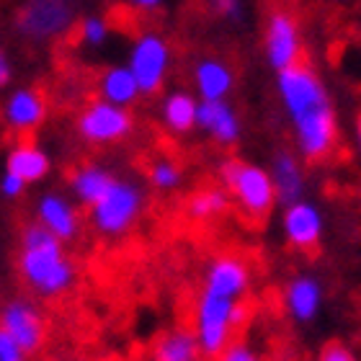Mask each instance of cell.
I'll return each instance as SVG.
<instances>
[{
	"mask_svg": "<svg viewBox=\"0 0 361 361\" xmlns=\"http://www.w3.org/2000/svg\"><path fill=\"white\" fill-rule=\"evenodd\" d=\"M75 23L68 0H26L16 16L18 34L31 42H49L62 37Z\"/></svg>",
	"mask_w": 361,
	"mask_h": 361,
	"instance_id": "9c48e42d",
	"label": "cell"
},
{
	"mask_svg": "<svg viewBox=\"0 0 361 361\" xmlns=\"http://www.w3.org/2000/svg\"><path fill=\"white\" fill-rule=\"evenodd\" d=\"M199 101L202 98L188 93V90H171L163 98V106H160L163 124L176 135L191 132L196 127V121H199Z\"/></svg>",
	"mask_w": 361,
	"mask_h": 361,
	"instance_id": "ffe728a7",
	"label": "cell"
},
{
	"mask_svg": "<svg viewBox=\"0 0 361 361\" xmlns=\"http://www.w3.org/2000/svg\"><path fill=\"white\" fill-rule=\"evenodd\" d=\"M80 39L88 47H101L109 39V21L101 16H88L80 23Z\"/></svg>",
	"mask_w": 361,
	"mask_h": 361,
	"instance_id": "484cf974",
	"label": "cell"
},
{
	"mask_svg": "<svg viewBox=\"0 0 361 361\" xmlns=\"http://www.w3.org/2000/svg\"><path fill=\"white\" fill-rule=\"evenodd\" d=\"M29 351L6 331H0V361H26Z\"/></svg>",
	"mask_w": 361,
	"mask_h": 361,
	"instance_id": "83f0119b",
	"label": "cell"
},
{
	"mask_svg": "<svg viewBox=\"0 0 361 361\" xmlns=\"http://www.w3.org/2000/svg\"><path fill=\"white\" fill-rule=\"evenodd\" d=\"M127 65L135 73L137 83L142 88V96H152L166 85L168 70H171V44L158 31H142L137 34L129 47Z\"/></svg>",
	"mask_w": 361,
	"mask_h": 361,
	"instance_id": "52a82bcc",
	"label": "cell"
},
{
	"mask_svg": "<svg viewBox=\"0 0 361 361\" xmlns=\"http://www.w3.org/2000/svg\"><path fill=\"white\" fill-rule=\"evenodd\" d=\"M202 354L204 351L196 333L186 328H173L158 336L152 343V361H199Z\"/></svg>",
	"mask_w": 361,
	"mask_h": 361,
	"instance_id": "7402d4cb",
	"label": "cell"
},
{
	"mask_svg": "<svg viewBox=\"0 0 361 361\" xmlns=\"http://www.w3.org/2000/svg\"><path fill=\"white\" fill-rule=\"evenodd\" d=\"M150 180L152 186L160 188V191H171L180 183V168L176 166L173 160L160 158L150 166Z\"/></svg>",
	"mask_w": 361,
	"mask_h": 361,
	"instance_id": "d4e9b609",
	"label": "cell"
},
{
	"mask_svg": "<svg viewBox=\"0 0 361 361\" xmlns=\"http://www.w3.org/2000/svg\"><path fill=\"white\" fill-rule=\"evenodd\" d=\"M196 127L202 129L204 135H209L212 140L222 147H230L240 140V119L225 98L217 101H199V121Z\"/></svg>",
	"mask_w": 361,
	"mask_h": 361,
	"instance_id": "5bb4252c",
	"label": "cell"
},
{
	"mask_svg": "<svg viewBox=\"0 0 361 361\" xmlns=\"http://www.w3.org/2000/svg\"><path fill=\"white\" fill-rule=\"evenodd\" d=\"M204 289H212L217 294L233 297V300H243L250 289V266L243 256L235 253H225L217 256L207 266L204 274Z\"/></svg>",
	"mask_w": 361,
	"mask_h": 361,
	"instance_id": "4fadbf2b",
	"label": "cell"
},
{
	"mask_svg": "<svg viewBox=\"0 0 361 361\" xmlns=\"http://www.w3.org/2000/svg\"><path fill=\"white\" fill-rule=\"evenodd\" d=\"M8 80H11V62L6 54H0V83L8 85Z\"/></svg>",
	"mask_w": 361,
	"mask_h": 361,
	"instance_id": "d6a6232c",
	"label": "cell"
},
{
	"mask_svg": "<svg viewBox=\"0 0 361 361\" xmlns=\"http://www.w3.org/2000/svg\"><path fill=\"white\" fill-rule=\"evenodd\" d=\"M18 271L23 281L42 297H60L75 281V266L65 256V243L42 222L23 227Z\"/></svg>",
	"mask_w": 361,
	"mask_h": 361,
	"instance_id": "7a4b0ae2",
	"label": "cell"
},
{
	"mask_svg": "<svg viewBox=\"0 0 361 361\" xmlns=\"http://www.w3.org/2000/svg\"><path fill=\"white\" fill-rule=\"evenodd\" d=\"M212 13H217L225 21H240L243 18V3L240 0H207Z\"/></svg>",
	"mask_w": 361,
	"mask_h": 361,
	"instance_id": "4316f807",
	"label": "cell"
},
{
	"mask_svg": "<svg viewBox=\"0 0 361 361\" xmlns=\"http://www.w3.org/2000/svg\"><path fill=\"white\" fill-rule=\"evenodd\" d=\"M341 3H348V0H341Z\"/></svg>",
	"mask_w": 361,
	"mask_h": 361,
	"instance_id": "e575fe53",
	"label": "cell"
},
{
	"mask_svg": "<svg viewBox=\"0 0 361 361\" xmlns=\"http://www.w3.org/2000/svg\"><path fill=\"white\" fill-rule=\"evenodd\" d=\"M271 176H274V186H276L279 202L294 204L300 202L302 194H305V173H302V166L297 155L286 150H279L271 160Z\"/></svg>",
	"mask_w": 361,
	"mask_h": 361,
	"instance_id": "d6986e66",
	"label": "cell"
},
{
	"mask_svg": "<svg viewBox=\"0 0 361 361\" xmlns=\"http://www.w3.org/2000/svg\"><path fill=\"white\" fill-rule=\"evenodd\" d=\"M281 230L292 248L312 253L323 238V214L315 204L305 202V199L286 204L284 214H281Z\"/></svg>",
	"mask_w": 361,
	"mask_h": 361,
	"instance_id": "8fae6325",
	"label": "cell"
},
{
	"mask_svg": "<svg viewBox=\"0 0 361 361\" xmlns=\"http://www.w3.org/2000/svg\"><path fill=\"white\" fill-rule=\"evenodd\" d=\"M317 361H359V359H356V354L346 346V343H341V341H331V343H325L323 346Z\"/></svg>",
	"mask_w": 361,
	"mask_h": 361,
	"instance_id": "f1b7e54d",
	"label": "cell"
},
{
	"mask_svg": "<svg viewBox=\"0 0 361 361\" xmlns=\"http://www.w3.org/2000/svg\"><path fill=\"white\" fill-rule=\"evenodd\" d=\"M142 212V191L132 180L116 178L111 188L90 207V225L106 238H119L132 230Z\"/></svg>",
	"mask_w": 361,
	"mask_h": 361,
	"instance_id": "5b68a950",
	"label": "cell"
},
{
	"mask_svg": "<svg viewBox=\"0 0 361 361\" xmlns=\"http://www.w3.org/2000/svg\"><path fill=\"white\" fill-rule=\"evenodd\" d=\"M135 119L129 106L111 104L106 98H93L80 109L75 119V132L88 145H114L132 135Z\"/></svg>",
	"mask_w": 361,
	"mask_h": 361,
	"instance_id": "8992f818",
	"label": "cell"
},
{
	"mask_svg": "<svg viewBox=\"0 0 361 361\" xmlns=\"http://www.w3.org/2000/svg\"><path fill=\"white\" fill-rule=\"evenodd\" d=\"M26 186H29V183H26L21 176L11 173V171H6L3 178H0V194L6 196V199H18V196L26 191Z\"/></svg>",
	"mask_w": 361,
	"mask_h": 361,
	"instance_id": "4dcf8cb0",
	"label": "cell"
},
{
	"mask_svg": "<svg viewBox=\"0 0 361 361\" xmlns=\"http://www.w3.org/2000/svg\"><path fill=\"white\" fill-rule=\"evenodd\" d=\"M114 180L116 178H114L104 166L85 163V166L73 171V176H70V188H73V196H75L78 202L90 209V207L111 188Z\"/></svg>",
	"mask_w": 361,
	"mask_h": 361,
	"instance_id": "603a6c76",
	"label": "cell"
},
{
	"mask_svg": "<svg viewBox=\"0 0 361 361\" xmlns=\"http://www.w3.org/2000/svg\"><path fill=\"white\" fill-rule=\"evenodd\" d=\"M49 168H52L49 155L31 140L16 142L6 155V171L21 176L26 183H37V180L47 178Z\"/></svg>",
	"mask_w": 361,
	"mask_h": 361,
	"instance_id": "e0dca14e",
	"label": "cell"
},
{
	"mask_svg": "<svg viewBox=\"0 0 361 361\" xmlns=\"http://www.w3.org/2000/svg\"><path fill=\"white\" fill-rule=\"evenodd\" d=\"M264 52L274 73L294 68L297 62L305 60V39H302L300 21L292 11L274 8L269 13L264 29Z\"/></svg>",
	"mask_w": 361,
	"mask_h": 361,
	"instance_id": "ba28073f",
	"label": "cell"
},
{
	"mask_svg": "<svg viewBox=\"0 0 361 361\" xmlns=\"http://www.w3.org/2000/svg\"><path fill=\"white\" fill-rule=\"evenodd\" d=\"M0 331H6L8 336H13L29 354H37L39 348L44 346L47 341V323L42 312H39L31 302L26 300H13L3 307L0 315Z\"/></svg>",
	"mask_w": 361,
	"mask_h": 361,
	"instance_id": "30bf717a",
	"label": "cell"
},
{
	"mask_svg": "<svg viewBox=\"0 0 361 361\" xmlns=\"http://www.w3.org/2000/svg\"><path fill=\"white\" fill-rule=\"evenodd\" d=\"M37 219L54 233L62 243H70L78 235L80 219H78L75 207L62 194H44L37 204Z\"/></svg>",
	"mask_w": 361,
	"mask_h": 361,
	"instance_id": "9a60e30c",
	"label": "cell"
},
{
	"mask_svg": "<svg viewBox=\"0 0 361 361\" xmlns=\"http://www.w3.org/2000/svg\"><path fill=\"white\" fill-rule=\"evenodd\" d=\"M284 305H286V312L292 315V320H297V323H310V320L320 312L323 289H320V284H317L315 279L297 276L286 284Z\"/></svg>",
	"mask_w": 361,
	"mask_h": 361,
	"instance_id": "ac0fdd59",
	"label": "cell"
},
{
	"mask_svg": "<svg viewBox=\"0 0 361 361\" xmlns=\"http://www.w3.org/2000/svg\"><path fill=\"white\" fill-rule=\"evenodd\" d=\"M230 202H233V196L225 186H204L188 196L186 214L194 222H212L225 214Z\"/></svg>",
	"mask_w": 361,
	"mask_h": 361,
	"instance_id": "cb8c5ba5",
	"label": "cell"
},
{
	"mask_svg": "<svg viewBox=\"0 0 361 361\" xmlns=\"http://www.w3.org/2000/svg\"><path fill=\"white\" fill-rule=\"evenodd\" d=\"M194 85H196V96L202 98V101L227 98L235 85V73L219 57H202L194 65Z\"/></svg>",
	"mask_w": 361,
	"mask_h": 361,
	"instance_id": "2e32d148",
	"label": "cell"
},
{
	"mask_svg": "<svg viewBox=\"0 0 361 361\" xmlns=\"http://www.w3.org/2000/svg\"><path fill=\"white\" fill-rule=\"evenodd\" d=\"M356 140H359V147H361V114L356 116Z\"/></svg>",
	"mask_w": 361,
	"mask_h": 361,
	"instance_id": "836d02e7",
	"label": "cell"
},
{
	"mask_svg": "<svg viewBox=\"0 0 361 361\" xmlns=\"http://www.w3.org/2000/svg\"><path fill=\"white\" fill-rule=\"evenodd\" d=\"M217 361H261V359H258V354L248 346V343L233 341V343L217 356Z\"/></svg>",
	"mask_w": 361,
	"mask_h": 361,
	"instance_id": "f546056e",
	"label": "cell"
},
{
	"mask_svg": "<svg viewBox=\"0 0 361 361\" xmlns=\"http://www.w3.org/2000/svg\"><path fill=\"white\" fill-rule=\"evenodd\" d=\"M248 317L250 307L243 300H233L202 286L194 307V333L202 343L204 356L222 354Z\"/></svg>",
	"mask_w": 361,
	"mask_h": 361,
	"instance_id": "3957f363",
	"label": "cell"
},
{
	"mask_svg": "<svg viewBox=\"0 0 361 361\" xmlns=\"http://www.w3.org/2000/svg\"><path fill=\"white\" fill-rule=\"evenodd\" d=\"M276 93L292 124L297 152L307 163H320L336 150L338 116L323 78L307 60L276 73Z\"/></svg>",
	"mask_w": 361,
	"mask_h": 361,
	"instance_id": "6da1fadb",
	"label": "cell"
},
{
	"mask_svg": "<svg viewBox=\"0 0 361 361\" xmlns=\"http://www.w3.org/2000/svg\"><path fill=\"white\" fill-rule=\"evenodd\" d=\"M47 119V98L37 88H16L3 104V121L16 135L29 137Z\"/></svg>",
	"mask_w": 361,
	"mask_h": 361,
	"instance_id": "7c38bea8",
	"label": "cell"
},
{
	"mask_svg": "<svg viewBox=\"0 0 361 361\" xmlns=\"http://www.w3.org/2000/svg\"><path fill=\"white\" fill-rule=\"evenodd\" d=\"M166 0H129V6L137 8V11H158Z\"/></svg>",
	"mask_w": 361,
	"mask_h": 361,
	"instance_id": "1f68e13d",
	"label": "cell"
},
{
	"mask_svg": "<svg viewBox=\"0 0 361 361\" xmlns=\"http://www.w3.org/2000/svg\"><path fill=\"white\" fill-rule=\"evenodd\" d=\"M219 180L230 191L233 202L240 207V212L253 222H261L271 214L274 204L279 202L276 186L271 171L261 166H253L248 160L227 158L219 166Z\"/></svg>",
	"mask_w": 361,
	"mask_h": 361,
	"instance_id": "277c9868",
	"label": "cell"
},
{
	"mask_svg": "<svg viewBox=\"0 0 361 361\" xmlns=\"http://www.w3.org/2000/svg\"><path fill=\"white\" fill-rule=\"evenodd\" d=\"M98 96L119 106H132L142 96V88L137 83L129 65H111L98 78Z\"/></svg>",
	"mask_w": 361,
	"mask_h": 361,
	"instance_id": "44dd1931",
	"label": "cell"
}]
</instances>
